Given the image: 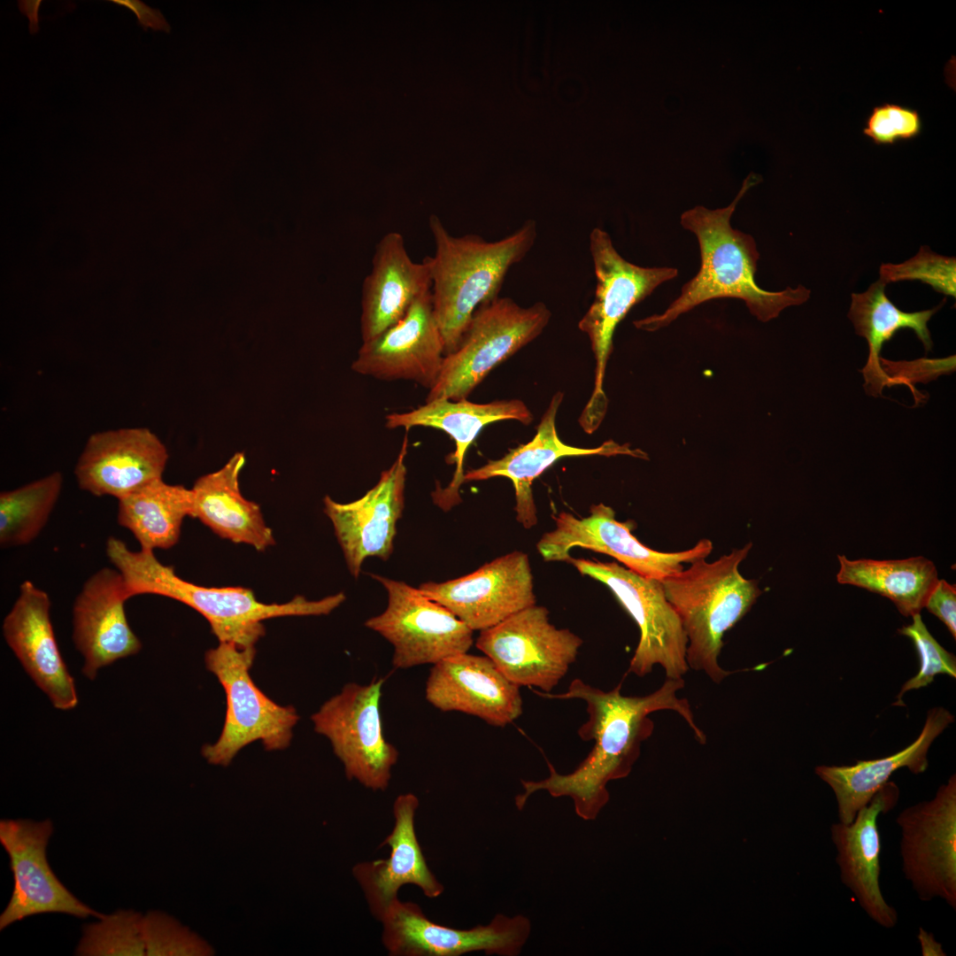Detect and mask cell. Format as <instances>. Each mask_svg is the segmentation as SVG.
Segmentation results:
<instances>
[{"instance_id":"obj_13","label":"cell","mask_w":956,"mask_h":956,"mask_svg":"<svg viewBox=\"0 0 956 956\" xmlns=\"http://www.w3.org/2000/svg\"><path fill=\"white\" fill-rule=\"evenodd\" d=\"M552 517L555 528L544 533L536 544L546 561H567L570 551L581 547L611 556L642 576L662 581L683 570V564L705 559L713 551L707 538L682 551L652 550L632 534L631 521L617 520L614 510L603 503L592 505L586 517L567 512Z\"/></svg>"},{"instance_id":"obj_12","label":"cell","mask_w":956,"mask_h":956,"mask_svg":"<svg viewBox=\"0 0 956 956\" xmlns=\"http://www.w3.org/2000/svg\"><path fill=\"white\" fill-rule=\"evenodd\" d=\"M371 576L385 588L388 605L365 625L392 644L395 668L435 665L467 652L473 644V630L450 610L419 588L377 574Z\"/></svg>"},{"instance_id":"obj_36","label":"cell","mask_w":956,"mask_h":956,"mask_svg":"<svg viewBox=\"0 0 956 956\" xmlns=\"http://www.w3.org/2000/svg\"><path fill=\"white\" fill-rule=\"evenodd\" d=\"M879 280L886 285L902 281H920L945 296L956 297V259L943 256L925 245L903 263L882 264Z\"/></svg>"},{"instance_id":"obj_22","label":"cell","mask_w":956,"mask_h":956,"mask_svg":"<svg viewBox=\"0 0 956 956\" xmlns=\"http://www.w3.org/2000/svg\"><path fill=\"white\" fill-rule=\"evenodd\" d=\"M49 595L24 581L3 621V635L24 670L58 710L78 704L74 680L58 649L50 617Z\"/></svg>"},{"instance_id":"obj_43","label":"cell","mask_w":956,"mask_h":956,"mask_svg":"<svg viewBox=\"0 0 956 956\" xmlns=\"http://www.w3.org/2000/svg\"><path fill=\"white\" fill-rule=\"evenodd\" d=\"M918 939L923 956L946 955V953L943 950L942 944L936 940L932 933H929L922 928H920L918 933Z\"/></svg>"},{"instance_id":"obj_32","label":"cell","mask_w":956,"mask_h":956,"mask_svg":"<svg viewBox=\"0 0 956 956\" xmlns=\"http://www.w3.org/2000/svg\"><path fill=\"white\" fill-rule=\"evenodd\" d=\"M117 521L128 529L141 549H169L179 541L181 526L192 514V492L162 478L118 499Z\"/></svg>"},{"instance_id":"obj_37","label":"cell","mask_w":956,"mask_h":956,"mask_svg":"<svg viewBox=\"0 0 956 956\" xmlns=\"http://www.w3.org/2000/svg\"><path fill=\"white\" fill-rule=\"evenodd\" d=\"M146 956H211L214 949L197 933L159 911L143 916Z\"/></svg>"},{"instance_id":"obj_5","label":"cell","mask_w":956,"mask_h":956,"mask_svg":"<svg viewBox=\"0 0 956 956\" xmlns=\"http://www.w3.org/2000/svg\"><path fill=\"white\" fill-rule=\"evenodd\" d=\"M752 544L732 550L713 562L698 559L661 582L667 601L686 633L689 668L720 683L729 671L719 664L725 633L751 609L762 593L755 580L739 572Z\"/></svg>"},{"instance_id":"obj_9","label":"cell","mask_w":956,"mask_h":956,"mask_svg":"<svg viewBox=\"0 0 956 956\" xmlns=\"http://www.w3.org/2000/svg\"><path fill=\"white\" fill-rule=\"evenodd\" d=\"M567 562L582 574L606 585L638 626L640 637L628 672L644 676L659 665L667 678H682L689 669L688 639L678 614L666 598L661 582L642 576L613 561L571 556Z\"/></svg>"},{"instance_id":"obj_10","label":"cell","mask_w":956,"mask_h":956,"mask_svg":"<svg viewBox=\"0 0 956 956\" xmlns=\"http://www.w3.org/2000/svg\"><path fill=\"white\" fill-rule=\"evenodd\" d=\"M384 679L350 682L312 715L314 730L326 736L348 779L373 790L388 788L397 748L383 735L380 702Z\"/></svg>"},{"instance_id":"obj_17","label":"cell","mask_w":956,"mask_h":956,"mask_svg":"<svg viewBox=\"0 0 956 956\" xmlns=\"http://www.w3.org/2000/svg\"><path fill=\"white\" fill-rule=\"evenodd\" d=\"M473 631L483 630L536 605L528 557L515 551L497 558L466 575L419 587Z\"/></svg>"},{"instance_id":"obj_25","label":"cell","mask_w":956,"mask_h":956,"mask_svg":"<svg viewBox=\"0 0 956 956\" xmlns=\"http://www.w3.org/2000/svg\"><path fill=\"white\" fill-rule=\"evenodd\" d=\"M418 806L414 794L399 795L393 805L392 831L381 844L389 847V858L362 861L352 868L372 914L380 921L399 900L397 893L405 884L416 885L429 898H438L444 890L429 869L416 836Z\"/></svg>"},{"instance_id":"obj_15","label":"cell","mask_w":956,"mask_h":956,"mask_svg":"<svg viewBox=\"0 0 956 956\" xmlns=\"http://www.w3.org/2000/svg\"><path fill=\"white\" fill-rule=\"evenodd\" d=\"M382 940L394 956H517L526 944L531 922L523 915L497 914L487 925L459 929L430 921L412 902L398 900L381 921Z\"/></svg>"},{"instance_id":"obj_4","label":"cell","mask_w":956,"mask_h":956,"mask_svg":"<svg viewBox=\"0 0 956 956\" xmlns=\"http://www.w3.org/2000/svg\"><path fill=\"white\" fill-rule=\"evenodd\" d=\"M428 226L436 247L434 256L427 257L431 302L448 355L457 349L474 312L498 297L510 268L533 247L536 225L528 220L495 242L476 235L454 236L436 215L429 216Z\"/></svg>"},{"instance_id":"obj_3","label":"cell","mask_w":956,"mask_h":956,"mask_svg":"<svg viewBox=\"0 0 956 956\" xmlns=\"http://www.w3.org/2000/svg\"><path fill=\"white\" fill-rule=\"evenodd\" d=\"M106 554L121 574L128 598L153 594L177 600L204 617L219 642H231L241 647L254 646L265 635V620L326 615L345 600V595L340 592L320 600L296 596L286 603L266 604L244 587L197 585L178 576L173 567L157 559L153 551H132L114 536L107 539Z\"/></svg>"},{"instance_id":"obj_24","label":"cell","mask_w":956,"mask_h":956,"mask_svg":"<svg viewBox=\"0 0 956 956\" xmlns=\"http://www.w3.org/2000/svg\"><path fill=\"white\" fill-rule=\"evenodd\" d=\"M898 796L897 785L888 782L859 810L851 823L838 821L830 826L842 883L867 916L885 929L897 925L898 913L884 899L880 887L881 837L877 820L897 805Z\"/></svg>"},{"instance_id":"obj_35","label":"cell","mask_w":956,"mask_h":956,"mask_svg":"<svg viewBox=\"0 0 956 956\" xmlns=\"http://www.w3.org/2000/svg\"><path fill=\"white\" fill-rule=\"evenodd\" d=\"M83 927L76 948L81 956H143V916L134 910H119Z\"/></svg>"},{"instance_id":"obj_7","label":"cell","mask_w":956,"mask_h":956,"mask_svg":"<svg viewBox=\"0 0 956 956\" xmlns=\"http://www.w3.org/2000/svg\"><path fill=\"white\" fill-rule=\"evenodd\" d=\"M255 655L254 646L231 642H220L205 653L206 667L218 678L227 698L221 734L214 744L202 748L210 764L227 767L243 747L258 740L267 751L282 750L290 744L299 716L294 707L276 704L255 684L250 675Z\"/></svg>"},{"instance_id":"obj_29","label":"cell","mask_w":956,"mask_h":956,"mask_svg":"<svg viewBox=\"0 0 956 956\" xmlns=\"http://www.w3.org/2000/svg\"><path fill=\"white\" fill-rule=\"evenodd\" d=\"M954 721L943 707L928 713L918 738L905 749L887 757L858 760L852 766H818L816 775L833 790L839 822L851 823L857 813L867 805L892 774L906 767L921 774L928 767V751L934 740Z\"/></svg>"},{"instance_id":"obj_26","label":"cell","mask_w":956,"mask_h":956,"mask_svg":"<svg viewBox=\"0 0 956 956\" xmlns=\"http://www.w3.org/2000/svg\"><path fill=\"white\" fill-rule=\"evenodd\" d=\"M563 394L556 393L543 415L533 439L511 450L501 459L490 460L485 465L465 473V482L483 481L493 477H506L513 482L515 490L516 520L525 528H531L537 523L532 483L557 460L572 456H615L628 455L646 459L641 450L630 449L628 444H619L608 440L597 448H578L564 443L556 429V415L562 402Z\"/></svg>"},{"instance_id":"obj_21","label":"cell","mask_w":956,"mask_h":956,"mask_svg":"<svg viewBox=\"0 0 956 956\" xmlns=\"http://www.w3.org/2000/svg\"><path fill=\"white\" fill-rule=\"evenodd\" d=\"M127 599L121 574L103 567L89 577L74 600L73 640L84 659L82 673L90 680L102 667L142 648L126 616Z\"/></svg>"},{"instance_id":"obj_28","label":"cell","mask_w":956,"mask_h":956,"mask_svg":"<svg viewBox=\"0 0 956 956\" xmlns=\"http://www.w3.org/2000/svg\"><path fill=\"white\" fill-rule=\"evenodd\" d=\"M515 420L528 425L533 415L520 400H500L487 404H476L465 399L451 400L439 397L407 412L391 413L386 416L389 428L428 427L447 433L455 443V451L451 462L455 470L451 482L444 488H436L432 493L434 503L443 511H449L461 502L459 489L464 480L465 455L481 430L498 420Z\"/></svg>"},{"instance_id":"obj_1","label":"cell","mask_w":956,"mask_h":956,"mask_svg":"<svg viewBox=\"0 0 956 956\" xmlns=\"http://www.w3.org/2000/svg\"><path fill=\"white\" fill-rule=\"evenodd\" d=\"M621 683L605 691L577 678L560 694L534 690L546 698L583 700L589 717L579 728L578 735L584 741L593 740L594 745L569 774H559L547 760L550 771L547 778L521 781L524 791L515 797L518 809L524 807L533 793L546 790L553 798L569 797L580 818L595 820L609 801L606 784L628 775L640 755L642 743L651 736L654 723L649 715L654 712L677 713L696 739L701 744L705 742V735L696 723L689 701L677 696L684 687L682 678H667L658 690L645 696L622 695Z\"/></svg>"},{"instance_id":"obj_23","label":"cell","mask_w":956,"mask_h":956,"mask_svg":"<svg viewBox=\"0 0 956 956\" xmlns=\"http://www.w3.org/2000/svg\"><path fill=\"white\" fill-rule=\"evenodd\" d=\"M426 699L443 712H460L505 727L522 713L520 687L487 656L463 652L448 657L429 672Z\"/></svg>"},{"instance_id":"obj_38","label":"cell","mask_w":956,"mask_h":956,"mask_svg":"<svg viewBox=\"0 0 956 956\" xmlns=\"http://www.w3.org/2000/svg\"><path fill=\"white\" fill-rule=\"evenodd\" d=\"M912 617V623L898 629V633L913 641L920 658V669L916 675L902 686L896 705H902L901 698L906 691L929 685L937 675L956 677L955 656L944 649L932 636L920 613Z\"/></svg>"},{"instance_id":"obj_2","label":"cell","mask_w":956,"mask_h":956,"mask_svg":"<svg viewBox=\"0 0 956 956\" xmlns=\"http://www.w3.org/2000/svg\"><path fill=\"white\" fill-rule=\"evenodd\" d=\"M751 178L752 175L744 181L739 193L727 207L710 210L696 206L681 215L682 227L698 239L700 268L662 313L635 320L636 328L656 331L698 305L716 298L743 300L750 312L763 322L778 317L785 308L809 299L811 290L803 285L768 291L756 283L759 253L755 240L730 224L739 200L755 183Z\"/></svg>"},{"instance_id":"obj_18","label":"cell","mask_w":956,"mask_h":956,"mask_svg":"<svg viewBox=\"0 0 956 956\" xmlns=\"http://www.w3.org/2000/svg\"><path fill=\"white\" fill-rule=\"evenodd\" d=\"M407 437L397 459L381 474L377 483L360 498L339 503L324 497V513L331 520L347 567L358 577L364 560H383L393 551L397 523L405 506Z\"/></svg>"},{"instance_id":"obj_16","label":"cell","mask_w":956,"mask_h":956,"mask_svg":"<svg viewBox=\"0 0 956 956\" xmlns=\"http://www.w3.org/2000/svg\"><path fill=\"white\" fill-rule=\"evenodd\" d=\"M50 820H1L0 842L10 858L14 887L0 915V929L31 915L61 913L78 918L104 914L81 902L58 879L47 860Z\"/></svg>"},{"instance_id":"obj_19","label":"cell","mask_w":956,"mask_h":956,"mask_svg":"<svg viewBox=\"0 0 956 956\" xmlns=\"http://www.w3.org/2000/svg\"><path fill=\"white\" fill-rule=\"evenodd\" d=\"M444 356L429 291L419 297L398 322L364 342L351 368L380 380L413 381L430 390Z\"/></svg>"},{"instance_id":"obj_33","label":"cell","mask_w":956,"mask_h":956,"mask_svg":"<svg viewBox=\"0 0 956 956\" xmlns=\"http://www.w3.org/2000/svg\"><path fill=\"white\" fill-rule=\"evenodd\" d=\"M837 559L839 583L886 597L906 617L920 613L938 581L934 563L921 556L893 560H851L844 555Z\"/></svg>"},{"instance_id":"obj_14","label":"cell","mask_w":956,"mask_h":956,"mask_svg":"<svg viewBox=\"0 0 956 956\" xmlns=\"http://www.w3.org/2000/svg\"><path fill=\"white\" fill-rule=\"evenodd\" d=\"M902 871L922 901L940 898L956 909V776L931 800L899 813Z\"/></svg>"},{"instance_id":"obj_11","label":"cell","mask_w":956,"mask_h":956,"mask_svg":"<svg viewBox=\"0 0 956 956\" xmlns=\"http://www.w3.org/2000/svg\"><path fill=\"white\" fill-rule=\"evenodd\" d=\"M582 644L567 628H557L544 606L531 605L480 631L475 645L518 687L550 693L575 661Z\"/></svg>"},{"instance_id":"obj_39","label":"cell","mask_w":956,"mask_h":956,"mask_svg":"<svg viewBox=\"0 0 956 956\" xmlns=\"http://www.w3.org/2000/svg\"><path fill=\"white\" fill-rule=\"evenodd\" d=\"M921 127L918 111L898 104L884 103L872 109L862 133L875 144H893L918 136Z\"/></svg>"},{"instance_id":"obj_40","label":"cell","mask_w":956,"mask_h":956,"mask_svg":"<svg viewBox=\"0 0 956 956\" xmlns=\"http://www.w3.org/2000/svg\"><path fill=\"white\" fill-rule=\"evenodd\" d=\"M924 607L941 620L953 638L956 637V589L945 580H938L929 593Z\"/></svg>"},{"instance_id":"obj_42","label":"cell","mask_w":956,"mask_h":956,"mask_svg":"<svg viewBox=\"0 0 956 956\" xmlns=\"http://www.w3.org/2000/svg\"><path fill=\"white\" fill-rule=\"evenodd\" d=\"M42 4L41 0H19L18 6L19 12L26 15L29 20V33L35 35L39 32V7Z\"/></svg>"},{"instance_id":"obj_31","label":"cell","mask_w":956,"mask_h":956,"mask_svg":"<svg viewBox=\"0 0 956 956\" xmlns=\"http://www.w3.org/2000/svg\"><path fill=\"white\" fill-rule=\"evenodd\" d=\"M886 284L880 280L872 283L861 293H852L848 318L856 334L864 337L868 344L867 364L861 370L865 389L871 396L881 395L890 381L882 367L880 352L884 343L890 341L902 328H911L922 343L926 352L933 343L928 328L930 318L941 308L906 312L898 308L885 294Z\"/></svg>"},{"instance_id":"obj_6","label":"cell","mask_w":956,"mask_h":956,"mask_svg":"<svg viewBox=\"0 0 956 956\" xmlns=\"http://www.w3.org/2000/svg\"><path fill=\"white\" fill-rule=\"evenodd\" d=\"M590 251L596 289L590 306L578 323L590 339L595 358L593 391L579 420L588 434L598 429L607 410L603 385L617 325L659 285L678 275L675 267H644L628 261L616 251L609 234L599 227L590 232Z\"/></svg>"},{"instance_id":"obj_30","label":"cell","mask_w":956,"mask_h":956,"mask_svg":"<svg viewBox=\"0 0 956 956\" xmlns=\"http://www.w3.org/2000/svg\"><path fill=\"white\" fill-rule=\"evenodd\" d=\"M245 462L244 454L236 452L221 468L195 482L191 517L221 538L265 551L275 541L260 506L241 492L239 476Z\"/></svg>"},{"instance_id":"obj_27","label":"cell","mask_w":956,"mask_h":956,"mask_svg":"<svg viewBox=\"0 0 956 956\" xmlns=\"http://www.w3.org/2000/svg\"><path fill=\"white\" fill-rule=\"evenodd\" d=\"M429 291L431 275L427 257L421 262L413 261L399 232L385 234L375 246L372 268L362 286L363 343L398 322L412 305Z\"/></svg>"},{"instance_id":"obj_41","label":"cell","mask_w":956,"mask_h":956,"mask_svg":"<svg viewBox=\"0 0 956 956\" xmlns=\"http://www.w3.org/2000/svg\"><path fill=\"white\" fill-rule=\"evenodd\" d=\"M108 2L126 7L133 12L137 18L138 24L144 31H147L149 27L154 31L161 30L166 33L171 30L170 25L159 10L153 9L140 0H108Z\"/></svg>"},{"instance_id":"obj_34","label":"cell","mask_w":956,"mask_h":956,"mask_svg":"<svg viewBox=\"0 0 956 956\" xmlns=\"http://www.w3.org/2000/svg\"><path fill=\"white\" fill-rule=\"evenodd\" d=\"M63 476L54 472L0 494V545H27L45 527L59 497Z\"/></svg>"},{"instance_id":"obj_8","label":"cell","mask_w":956,"mask_h":956,"mask_svg":"<svg viewBox=\"0 0 956 956\" xmlns=\"http://www.w3.org/2000/svg\"><path fill=\"white\" fill-rule=\"evenodd\" d=\"M551 315L542 302L524 308L512 298L497 297L481 305L457 349L444 356L426 401L466 398L493 368L536 338Z\"/></svg>"},{"instance_id":"obj_20","label":"cell","mask_w":956,"mask_h":956,"mask_svg":"<svg viewBox=\"0 0 956 956\" xmlns=\"http://www.w3.org/2000/svg\"><path fill=\"white\" fill-rule=\"evenodd\" d=\"M168 452L145 428H129L93 434L76 463L80 488L95 496L117 499L162 478Z\"/></svg>"}]
</instances>
